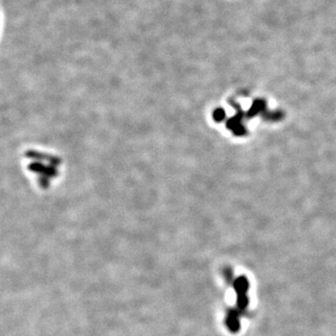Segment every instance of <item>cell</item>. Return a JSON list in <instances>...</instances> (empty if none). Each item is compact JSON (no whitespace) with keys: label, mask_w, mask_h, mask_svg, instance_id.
Wrapping results in <instances>:
<instances>
[{"label":"cell","mask_w":336,"mask_h":336,"mask_svg":"<svg viewBox=\"0 0 336 336\" xmlns=\"http://www.w3.org/2000/svg\"><path fill=\"white\" fill-rule=\"evenodd\" d=\"M223 274L228 283H230L236 293V303L235 307L231 308L227 312L225 323L228 330L235 334L240 330V319L248 313V292L249 289L248 279L245 275H240L235 277L234 272L231 268H225Z\"/></svg>","instance_id":"obj_1"}]
</instances>
